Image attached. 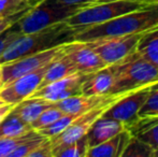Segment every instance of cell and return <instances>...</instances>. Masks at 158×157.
Here are the masks:
<instances>
[{"mask_svg":"<svg viewBox=\"0 0 158 157\" xmlns=\"http://www.w3.org/2000/svg\"><path fill=\"white\" fill-rule=\"evenodd\" d=\"M158 27V3H151L140 10L126 13L102 24L77 28L73 41L88 42L109 37L126 36L150 31Z\"/></svg>","mask_w":158,"mask_h":157,"instance_id":"cell-1","label":"cell"},{"mask_svg":"<svg viewBox=\"0 0 158 157\" xmlns=\"http://www.w3.org/2000/svg\"><path fill=\"white\" fill-rule=\"evenodd\" d=\"M75 32L77 28L70 27L63 22L32 34L22 35L0 56V64L3 65L27 55L72 42Z\"/></svg>","mask_w":158,"mask_h":157,"instance_id":"cell-2","label":"cell"},{"mask_svg":"<svg viewBox=\"0 0 158 157\" xmlns=\"http://www.w3.org/2000/svg\"><path fill=\"white\" fill-rule=\"evenodd\" d=\"M114 82L110 94H123L158 82V67L132 52L112 65Z\"/></svg>","mask_w":158,"mask_h":157,"instance_id":"cell-3","label":"cell"},{"mask_svg":"<svg viewBox=\"0 0 158 157\" xmlns=\"http://www.w3.org/2000/svg\"><path fill=\"white\" fill-rule=\"evenodd\" d=\"M152 2L146 0H114L99 2L85 6L77 11L66 21V24L73 28H85L102 24L126 13L145 8Z\"/></svg>","mask_w":158,"mask_h":157,"instance_id":"cell-4","label":"cell"},{"mask_svg":"<svg viewBox=\"0 0 158 157\" xmlns=\"http://www.w3.org/2000/svg\"><path fill=\"white\" fill-rule=\"evenodd\" d=\"M85 8L68 6L54 0H38L27 13L16 23L23 35L32 34L46 27L66 22L74 13Z\"/></svg>","mask_w":158,"mask_h":157,"instance_id":"cell-5","label":"cell"},{"mask_svg":"<svg viewBox=\"0 0 158 157\" xmlns=\"http://www.w3.org/2000/svg\"><path fill=\"white\" fill-rule=\"evenodd\" d=\"M146 32L148 31L126 36L101 38L88 41L86 43L99 55L106 66H110L116 64L117 61L122 60L129 54L135 52L140 39Z\"/></svg>","mask_w":158,"mask_h":157,"instance_id":"cell-6","label":"cell"},{"mask_svg":"<svg viewBox=\"0 0 158 157\" xmlns=\"http://www.w3.org/2000/svg\"><path fill=\"white\" fill-rule=\"evenodd\" d=\"M64 44L54 46V48H51L48 50L27 55V56L15 59V60H12L10 63L3 64L2 65L3 85L2 86L11 83L12 81L24 76V74H27L29 72L38 70L46 66L48 64H50L53 59H55L58 55H60L64 52Z\"/></svg>","mask_w":158,"mask_h":157,"instance_id":"cell-7","label":"cell"},{"mask_svg":"<svg viewBox=\"0 0 158 157\" xmlns=\"http://www.w3.org/2000/svg\"><path fill=\"white\" fill-rule=\"evenodd\" d=\"M157 83L158 82L150 84L148 86H144V87L138 88V89H135L132 92H129L121 99L115 101L104 112L103 116L117 119V121L122 122L125 126L129 125L139 118L138 113H139L140 108L142 107L144 101L148 98V94Z\"/></svg>","mask_w":158,"mask_h":157,"instance_id":"cell-8","label":"cell"},{"mask_svg":"<svg viewBox=\"0 0 158 157\" xmlns=\"http://www.w3.org/2000/svg\"><path fill=\"white\" fill-rule=\"evenodd\" d=\"M48 65L38 70L24 74L11 83L2 86L0 88V101L3 103H11L15 105L21 101L29 98L30 95L41 84Z\"/></svg>","mask_w":158,"mask_h":157,"instance_id":"cell-9","label":"cell"},{"mask_svg":"<svg viewBox=\"0 0 158 157\" xmlns=\"http://www.w3.org/2000/svg\"><path fill=\"white\" fill-rule=\"evenodd\" d=\"M89 73L75 72L73 74L57 80L45 86L39 87L30 95L29 98H43L57 102L71 96L82 94V84Z\"/></svg>","mask_w":158,"mask_h":157,"instance_id":"cell-10","label":"cell"},{"mask_svg":"<svg viewBox=\"0 0 158 157\" xmlns=\"http://www.w3.org/2000/svg\"><path fill=\"white\" fill-rule=\"evenodd\" d=\"M114 103V102H113ZM113 103H108V105H99L89 111L85 112L82 115H80L77 119L72 122L64 131L58 134L57 136L50 138L52 147H59V145L68 144L73 141H77L79 139L83 138L87 134L89 129L92 128L93 124L97 121L100 116L103 115V113L113 105Z\"/></svg>","mask_w":158,"mask_h":157,"instance_id":"cell-11","label":"cell"},{"mask_svg":"<svg viewBox=\"0 0 158 157\" xmlns=\"http://www.w3.org/2000/svg\"><path fill=\"white\" fill-rule=\"evenodd\" d=\"M64 53L73 63L77 72L93 73L106 67L99 55L86 42L72 41L66 43Z\"/></svg>","mask_w":158,"mask_h":157,"instance_id":"cell-12","label":"cell"},{"mask_svg":"<svg viewBox=\"0 0 158 157\" xmlns=\"http://www.w3.org/2000/svg\"><path fill=\"white\" fill-rule=\"evenodd\" d=\"M126 94H128V93L100 95V96H86V95L80 94L57 101V102H55V105L59 108L64 113L83 114L96 107L115 102L122 97L125 96Z\"/></svg>","mask_w":158,"mask_h":157,"instance_id":"cell-13","label":"cell"},{"mask_svg":"<svg viewBox=\"0 0 158 157\" xmlns=\"http://www.w3.org/2000/svg\"><path fill=\"white\" fill-rule=\"evenodd\" d=\"M114 82L112 65L89 73L82 84V94L86 96H100L110 94Z\"/></svg>","mask_w":158,"mask_h":157,"instance_id":"cell-14","label":"cell"},{"mask_svg":"<svg viewBox=\"0 0 158 157\" xmlns=\"http://www.w3.org/2000/svg\"><path fill=\"white\" fill-rule=\"evenodd\" d=\"M123 130H125V125L122 122L103 115L100 116L86 134L89 147L117 136Z\"/></svg>","mask_w":158,"mask_h":157,"instance_id":"cell-15","label":"cell"},{"mask_svg":"<svg viewBox=\"0 0 158 157\" xmlns=\"http://www.w3.org/2000/svg\"><path fill=\"white\" fill-rule=\"evenodd\" d=\"M130 138L128 130H123L117 136L89 147L86 157H122Z\"/></svg>","mask_w":158,"mask_h":157,"instance_id":"cell-16","label":"cell"},{"mask_svg":"<svg viewBox=\"0 0 158 157\" xmlns=\"http://www.w3.org/2000/svg\"><path fill=\"white\" fill-rule=\"evenodd\" d=\"M64 45H66V44H64ZM75 72H77V68L74 67L73 63L70 60V58L67 56L64 51L60 55H58L56 58L53 59L50 63L45 73H44L43 79H42L41 84L39 85V87L45 86V85H48V84L52 83V82L57 81V80L66 78V76L75 73Z\"/></svg>","mask_w":158,"mask_h":157,"instance_id":"cell-17","label":"cell"},{"mask_svg":"<svg viewBox=\"0 0 158 157\" xmlns=\"http://www.w3.org/2000/svg\"><path fill=\"white\" fill-rule=\"evenodd\" d=\"M54 102L43 98H27L14 105L12 112L19 115L25 123L31 125L39 115L48 108L52 107Z\"/></svg>","mask_w":158,"mask_h":157,"instance_id":"cell-18","label":"cell"},{"mask_svg":"<svg viewBox=\"0 0 158 157\" xmlns=\"http://www.w3.org/2000/svg\"><path fill=\"white\" fill-rule=\"evenodd\" d=\"M135 52L158 67V27L143 35L138 43Z\"/></svg>","mask_w":158,"mask_h":157,"instance_id":"cell-19","label":"cell"},{"mask_svg":"<svg viewBox=\"0 0 158 157\" xmlns=\"http://www.w3.org/2000/svg\"><path fill=\"white\" fill-rule=\"evenodd\" d=\"M31 125L25 123L19 115L12 111L0 123V138H14L29 132Z\"/></svg>","mask_w":158,"mask_h":157,"instance_id":"cell-20","label":"cell"},{"mask_svg":"<svg viewBox=\"0 0 158 157\" xmlns=\"http://www.w3.org/2000/svg\"><path fill=\"white\" fill-rule=\"evenodd\" d=\"M88 149L89 144L87 137L84 136L68 144L53 147V157H86Z\"/></svg>","mask_w":158,"mask_h":157,"instance_id":"cell-21","label":"cell"},{"mask_svg":"<svg viewBox=\"0 0 158 157\" xmlns=\"http://www.w3.org/2000/svg\"><path fill=\"white\" fill-rule=\"evenodd\" d=\"M122 157H155V151L138 137L131 136Z\"/></svg>","mask_w":158,"mask_h":157,"instance_id":"cell-22","label":"cell"},{"mask_svg":"<svg viewBox=\"0 0 158 157\" xmlns=\"http://www.w3.org/2000/svg\"><path fill=\"white\" fill-rule=\"evenodd\" d=\"M80 115L82 114H69L64 113L63 116H60L58 119H56L55 122H53L52 124L42 127L40 129H38L37 131L39 134H41L42 136L46 137V138H53V137L57 136L58 134H60L61 131H64L74 119H77Z\"/></svg>","mask_w":158,"mask_h":157,"instance_id":"cell-23","label":"cell"},{"mask_svg":"<svg viewBox=\"0 0 158 157\" xmlns=\"http://www.w3.org/2000/svg\"><path fill=\"white\" fill-rule=\"evenodd\" d=\"M38 134H39V132L37 130L31 129L29 132L23 134V136L14 137V138H0V157H9V155L19 145L35 138Z\"/></svg>","mask_w":158,"mask_h":157,"instance_id":"cell-24","label":"cell"},{"mask_svg":"<svg viewBox=\"0 0 158 157\" xmlns=\"http://www.w3.org/2000/svg\"><path fill=\"white\" fill-rule=\"evenodd\" d=\"M139 118H158V83L153 87L146 100L140 108Z\"/></svg>","mask_w":158,"mask_h":157,"instance_id":"cell-25","label":"cell"},{"mask_svg":"<svg viewBox=\"0 0 158 157\" xmlns=\"http://www.w3.org/2000/svg\"><path fill=\"white\" fill-rule=\"evenodd\" d=\"M64 114V112L61 111L59 108H57L54 103L52 107L44 110V111L39 115V118L35 119V121L32 122L31 123L32 129L38 130L42 127H45V126L52 124L53 122H55L56 119H58L60 116H63Z\"/></svg>","mask_w":158,"mask_h":157,"instance_id":"cell-26","label":"cell"},{"mask_svg":"<svg viewBox=\"0 0 158 157\" xmlns=\"http://www.w3.org/2000/svg\"><path fill=\"white\" fill-rule=\"evenodd\" d=\"M46 137L42 136L41 134H39L37 137L30 139V140L24 142L23 144L19 145L12 153L9 155V157H28L30 153L35 150V147H38L42 142L46 140Z\"/></svg>","mask_w":158,"mask_h":157,"instance_id":"cell-27","label":"cell"},{"mask_svg":"<svg viewBox=\"0 0 158 157\" xmlns=\"http://www.w3.org/2000/svg\"><path fill=\"white\" fill-rule=\"evenodd\" d=\"M33 4L30 3V0H0V17L16 13Z\"/></svg>","mask_w":158,"mask_h":157,"instance_id":"cell-28","label":"cell"},{"mask_svg":"<svg viewBox=\"0 0 158 157\" xmlns=\"http://www.w3.org/2000/svg\"><path fill=\"white\" fill-rule=\"evenodd\" d=\"M22 31L19 30V26L14 24L13 26L9 27L0 35V56L3 54V52L15 41L19 37L22 36Z\"/></svg>","mask_w":158,"mask_h":157,"instance_id":"cell-29","label":"cell"},{"mask_svg":"<svg viewBox=\"0 0 158 157\" xmlns=\"http://www.w3.org/2000/svg\"><path fill=\"white\" fill-rule=\"evenodd\" d=\"M137 137L140 140L148 143L155 151V157H158V123L151 126L145 131L138 134Z\"/></svg>","mask_w":158,"mask_h":157,"instance_id":"cell-30","label":"cell"},{"mask_svg":"<svg viewBox=\"0 0 158 157\" xmlns=\"http://www.w3.org/2000/svg\"><path fill=\"white\" fill-rule=\"evenodd\" d=\"M32 6H27V8L23 9V10L19 11L16 13H13V14H10V15H6V16H3V17H0V35L6 30L9 27L13 26L14 24H16L26 13L29 11V9L31 8Z\"/></svg>","mask_w":158,"mask_h":157,"instance_id":"cell-31","label":"cell"},{"mask_svg":"<svg viewBox=\"0 0 158 157\" xmlns=\"http://www.w3.org/2000/svg\"><path fill=\"white\" fill-rule=\"evenodd\" d=\"M28 157H53V147L50 138L35 147V150H33Z\"/></svg>","mask_w":158,"mask_h":157,"instance_id":"cell-32","label":"cell"},{"mask_svg":"<svg viewBox=\"0 0 158 157\" xmlns=\"http://www.w3.org/2000/svg\"><path fill=\"white\" fill-rule=\"evenodd\" d=\"M56 2L63 4H68V6H88L95 4L98 2V0H54Z\"/></svg>","mask_w":158,"mask_h":157,"instance_id":"cell-33","label":"cell"},{"mask_svg":"<svg viewBox=\"0 0 158 157\" xmlns=\"http://www.w3.org/2000/svg\"><path fill=\"white\" fill-rule=\"evenodd\" d=\"M14 105H11V103H0V123L12 111Z\"/></svg>","mask_w":158,"mask_h":157,"instance_id":"cell-34","label":"cell"},{"mask_svg":"<svg viewBox=\"0 0 158 157\" xmlns=\"http://www.w3.org/2000/svg\"><path fill=\"white\" fill-rule=\"evenodd\" d=\"M3 85V70H2V65L0 64V88Z\"/></svg>","mask_w":158,"mask_h":157,"instance_id":"cell-35","label":"cell"},{"mask_svg":"<svg viewBox=\"0 0 158 157\" xmlns=\"http://www.w3.org/2000/svg\"><path fill=\"white\" fill-rule=\"evenodd\" d=\"M109 1H114V0H98L97 3H99V2H109ZM146 1L152 2V0H146ZM152 3H153V2H152Z\"/></svg>","mask_w":158,"mask_h":157,"instance_id":"cell-36","label":"cell"},{"mask_svg":"<svg viewBox=\"0 0 158 157\" xmlns=\"http://www.w3.org/2000/svg\"><path fill=\"white\" fill-rule=\"evenodd\" d=\"M152 2H153V3H154V2H155V3H158V0H152Z\"/></svg>","mask_w":158,"mask_h":157,"instance_id":"cell-37","label":"cell"},{"mask_svg":"<svg viewBox=\"0 0 158 157\" xmlns=\"http://www.w3.org/2000/svg\"><path fill=\"white\" fill-rule=\"evenodd\" d=\"M0 103H3V102H1V101H0Z\"/></svg>","mask_w":158,"mask_h":157,"instance_id":"cell-38","label":"cell"}]
</instances>
